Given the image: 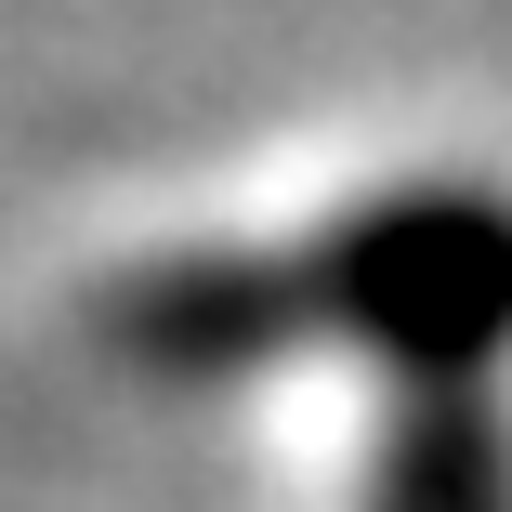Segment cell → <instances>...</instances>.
<instances>
[{"instance_id":"3","label":"cell","mask_w":512,"mask_h":512,"mask_svg":"<svg viewBox=\"0 0 512 512\" xmlns=\"http://www.w3.org/2000/svg\"><path fill=\"white\" fill-rule=\"evenodd\" d=\"M368 512H512V407L499 381H421L394 394Z\"/></svg>"},{"instance_id":"1","label":"cell","mask_w":512,"mask_h":512,"mask_svg":"<svg viewBox=\"0 0 512 512\" xmlns=\"http://www.w3.org/2000/svg\"><path fill=\"white\" fill-rule=\"evenodd\" d=\"M316 342H355L394 394L499 381L512 355V184L486 171H407L316 224L302 250Z\"/></svg>"},{"instance_id":"2","label":"cell","mask_w":512,"mask_h":512,"mask_svg":"<svg viewBox=\"0 0 512 512\" xmlns=\"http://www.w3.org/2000/svg\"><path fill=\"white\" fill-rule=\"evenodd\" d=\"M106 329L132 368L158 381H250L276 355L316 342V302H302V263H263V250H171L145 263L119 302H106Z\"/></svg>"}]
</instances>
